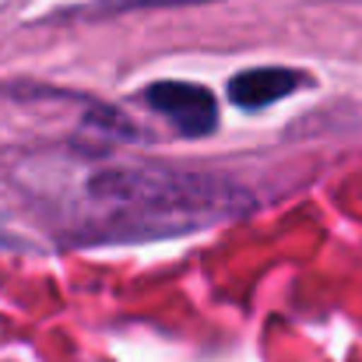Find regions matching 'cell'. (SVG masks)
Returning a JSON list of instances; mask_svg holds the SVG:
<instances>
[{"mask_svg": "<svg viewBox=\"0 0 362 362\" xmlns=\"http://www.w3.org/2000/svg\"><path fill=\"white\" fill-rule=\"evenodd\" d=\"M81 197V236L110 243L187 236L250 208L236 183L165 165L103 169L85 183Z\"/></svg>", "mask_w": 362, "mask_h": 362, "instance_id": "6da1fadb", "label": "cell"}, {"mask_svg": "<svg viewBox=\"0 0 362 362\" xmlns=\"http://www.w3.org/2000/svg\"><path fill=\"white\" fill-rule=\"evenodd\" d=\"M144 106L183 137H204L218 127V103L211 88L194 81H155L144 88Z\"/></svg>", "mask_w": 362, "mask_h": 362, "instance_id": "7a4b0ae2", "label": "cell"}, {"mask_svg": "<svg viewBox=\"0 0 362 362\" xmlns=\"http://www.w3.org/2000/svg\"><path fill=\"white\" fill-rule=\"evenodd\" d=\"M310 78L303 71H292V67H253V71H243L229 81V99L240 106V110H264L292 92H299Z\"/></svg>", "mask_w": 362, "mask_h": 362, "instance_id": "3957f363", "label": "cell"}]
</instances>
